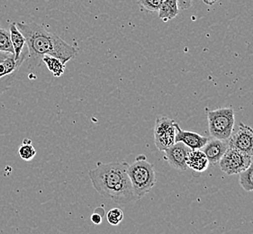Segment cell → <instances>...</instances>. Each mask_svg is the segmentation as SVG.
I'll use <instances>...</instances> for the list:
<instances>
[{
	"label": "cell",
	"mask_w": 253,
	"mask_h": 234,
	"mask_svg": "<svg viewBox=\"0 0 253 234\" xmlns=\"http://www.w3.org/2000/svg\"><path fill=\"white\" fill-rule=\"evenodd\" d=\"M17 28L26 37L28 59L31 67L40 66L46 55L56 57L64 64L76 56L77 49L61 37L45 30L36 23H16Z\"/></svg>",
	"instance_id": "1"
},
{
	"label": "cell",
	"mask_w": 253,
	"mask_h": 234,
	"mask_svg": "<svg viewBox=\"0 0 253 234\" xmlns=\"http://www.w3.org/2000/svg\"><path fill=\"white\" fill-rule=\"evenodd\" d=\"M128 166L129 164L125 161L96 163V168L88 172L96 192L118 204H128L137 200L127 173Z\"/></svg>",
	"instance_id": "2"
},
{
	"label": "cell",
	"mask_w": 253,
	"mask_h": 234,
	"mask_svg": "<svg viewBox=\"0 0 253 234\" xmlns=\"http://www.w3.org/2000/svg\"><path fill=\"white\" fill-rule=\"evenodd\" d=\"M127 173L137 200L142 199L156 184L154 166L147 160L143 154L137 156L135 161L128 166Z\"/></svg>",
	"instance_id": "3"
},
{
	"label": "cell",
	"mask_w": 253,
	"mask_h": 234,
	"mask_svg": "<svg viewBox=\"0 0 253 234\" xmlns=\"http://www.w3.org/2000/svg\"><path fill=\"white\" fill-rule=\"evenodd\" d=\"M208 121L212 137L228 140L234 127V111L232 108L208 110Z\"/></svg>",
	"instance_id": "4"
},
{
	"label": "cell",
	"mask_w": 253,
	"mask_h": 234,
	"mask_svg": "<svg viewBox=\"0 0 253 234\" xmlns=\"http://www.w3.org/2000/svg\"><path fill=\"white\" fill-rule=\"evenodd\" d=\"M253 161V157L234 148L228 147L219 161L220 168L227 175L242 173Z\"/></svg>",
	"instance_id": "5"
},
{
	"label": "cell",
	"mask_w": 253,
	"mask_h": 234,
	"mask_svg": "<svg viewBox=\"0 0 253 234\" xmlns=\"http://www.w3.org/2000/svg\"><path fill=\"white\" fill-rule=\"evenodd\" d=\"M175 121L169 117H158L154 127V142L159 151L164 152L176 143Z\"/></svg>",
	"instance_id": "6"
},
{
	"label": "cell",
	"mask_w": 253,
	"mask_h": 234,
	"mask_svg": "<svg viewBox=\"0 0 253 234\" xmlns=\"http://www.w3.org/2000/svg\"><path fill=\"white\" fill-rule=\"evenodd\" d=\"M229 147L234 148L253 157V129L243 122H239L238 128L233 130L228 139Z\"/></svg>",
	"instance_id": "7"
},
{
	"label": "cell",
	"mask_w": 253,
	"mask_h": 234,
	"mask_svg": "<svg viewBox=\"0 0 253 234\" xmlns=\"http://www.w3.org/2000/svg\"><path fill=\"white\" fill-rule=\"evenodd\" d=\"M191 149L187 147L185 143L177 142L171 147L164 151L165 158L173 168L178 171H186L188 167L187 165V155Z\"/></svg>",
	"instance_id": "8"
},
{
	"label": "cell",
	"mask_w": 253,
	"mask_h": 234,
	"mask_svg": "<svg viewBox=\"0 0 253 234\" xmlns=\"http://www.w3.org/2000/svg\"><path fill=\"white\" fill-rule=\"evenodd\" d=\"M175 127H176V138H175L176 143L181 142L185 143L187 147L190 148L191 150H201L209 140V138L202 136L198 132L184 131L180 128L179 124L176 122H175Z\"/></svg>",
	"instance_id": "9"
},
{
	"label": "cell",
	"mask_w": 253,
	"mask_h": 234,
	"mask_svg": "<svg viewBox=\"0 0 253 234\" xmlns=\"http://www.w3.org/2000/svg\"><path fill=\"white\" fill-rule=\"evenodd\" d=\"M228 147V140H220L213 137V139L208 140V143H206V145L201 150L207 155L209 163L212 165H216L223 157Z\"/></svg>",
	"instance_id": "10"
},
{
	"label": "cell",
	"mask_w": 253,
	"mask_h": 234,
	"mask_svg": "<svg viewBox=\"0 0 253 234\" xmlns=\"http://www.w3.org/2000/svg\"><path fill=\"white\" fill-rule=\"evenodd\" d=\"M11 42L14 49L15 61L24 62L28 56V48L26 45V37L17 28L16 23L11 24L9 27Z\"/></svg>",
	"instance_id": "11"
},
{
	"label": "cell",
	"mask_w": 253,
	"mask_h": 234,
	"mask_svg": "<svg viewBox=\"0 0 253 234\" xmlns=\"http://www.w3.org/2000/svg\"><path fill=\"white\" fill-rule=\"evenodd\" d=\"M207 155L202 150H191L187 158V165L188 168H191L197 172H204L208 169L209 166Z\"/></svg>",
	"instance_id": "12"
},
{
	"label": "cell",
	"mask_w": 253,
	"mask_h": 234,
	"mask_svg": "<svg viewBox=\"0 0 253 234\" xmlns=\"http://www.w3.org/2000/svg\"><path fill=\"white\" fill-rule=\"evenodd\" d=\"M179 11L177 0H164L158 11L159 18L164 22L172 20L178 15Z\"/></svg>",
	"instance_id": "13"
},
{
	"label": "cell",
	"mask_w": 253,
	"mask_h": 234,
	"mask_svg": "<svg viewBox=\"0 0 253 234\" xmlns=\"http://www.w3.org/2000/svg\"><path fill=\"white\" fill-rule=\"evenodd\" d=\"M22 62L16 61L14 53L10 54L5 60L0 62V78L8 75H15V73L19 71Z\"/></svg>",
	"instance_id": "14"
},
{
	"label": "cell",
	"mask_w": 253,
	"mask_h": 234,
	"mask_svg": "<svg viewBox=\"0 0 253 234\" xmlns=\"http://www.w3.org/2000/svg\"><path fill=\"white\" fill-rule=\"evenodd\" d=\"M42 62L45 63L47 69L53 74V76L61 77L64 73L65 64L56 57L46 55L42 58Z\"/></svg>",
	"instance_id": "15"
},
{
	"label": "cell",
	"mask_w": 253,
	"mask_h": 234,
	"mask_svg": "<svg viewBox=\"0 0 253 234\" xmlns=\"http://www.w3.org/2000/svg\"><path fill=\"white\" fill-rule=\"evenodd\" d=\"M240 184L245 191H253V160L248 168L240 173Z\"/></svg>",
	"instance_id": "16"
},
{
	"label": "cell",
	"mask_w": 253,
	"mask_h": 234,
	"mask_svg": "<svg viewBox=\"0 0 253 234\" xmlns=\"http://www.w3.org/2000/svg\"><path fill=\"white\" fill-rule=\"evenodd\" d=\"M18 155L22 159H24L26 161H30L36 157V148L33 146L31 140L29 139L24 140L23 144L21 145L18 150Z\"/></svg>",
	"instance_id": "17"
},
{
	"label": "cell",
	"mask_w": 253,
	"mask_h": 234,
	"mask_svg": "<svg viewBox=\"0 0 253 234\" xmlns=\"http://www.w3.org/2000/svg\"><path fill=\"white\" fill-rule=\"evenodd\" d=\"M0 51L14 53V49L11 42L9 31L0 28Z\"/></svg>",
	"instance_id": "18"
},
{
	"label": "cell",
	"mask_w": 253,
	"mask_h": 234,
	"mask_svg": "<svg viewBox=\"0 0 253 234\" xmlns=\"http://www.w3.org/2000/svg\"><path fill=\"white\" fill-rule=\"evenodd\" d=\"M164 0H138L137 4L142 11L149 13L158 12Z\"/></svg>",
	"instance_id": "19"
},
{
	"label": "cell",
	"mask_w": 253,
	"mask_h": 234,
	"mask_svg": "<svg viewBox=\"0 0 253 234\" xmlns=\"http://www.w3.org/2000/svg\"><path fill=\"white\" fill-rule=\"evenodd\" d=\"M107 222L113 226H117L124 219V213L120 208H113L107 213Z\"/></svg>",
	"instance_id": "20"
},
{
	"label": "cell",
	"mask_w": 253,
	"mask_h": 234,
	"mask_svg": "<svg viewBox=\"0 0 253 234\" xmlns=\"http://www.w3.org/2000/svg\"><path fill=\"white\" fill-rule=\"evenodd\" d=\"M14 78H15V75H8L0 78V95H2L10 87Z\"/></svg>",
	"instance_id": "21"
},
{
	"label": "cell",
	"mask_w": 253,
	"mask_h": 234,
	"mask_svg": "<svg viewBox=\"0 0 253 234\" xmlns=\"http://www.w3.org/2000/svg\"><path fill=\"white\" fill-rule=\"evenodd\" d=\"M195 0H177V5L179 10L183 11L188 9L193 5V2Z\"/></svg>",
	"instance_id": "22"
},
{
	"label": "cell",
	"mask_w": 253,
	"mask_h": 234,
	"mask_svg": "<svg viewBox=\"0 0 253 234\" xmlns=\"http://www.w3.org/2000/svg\"><path fill=\"white\" fill-rule=\"evenodd\" d=\"M90 219H91L92 223L95 224H100L102 223V216L99 214H93L91 215V217H90Z\"/></svg>",
	"instance_id": "23"
},
{
	"label": "cell",
	"mask_w": 253,
	"mask_h": 234,
	"mask_svg": "<svg viewBox=\"0 0 253 234\" xmlns=\"http://www.w3.org/2000/svg\"><path fill=\"white\" fill-rule=\"evenodd\" d=\"M12 53L9 52H5V51H0V62L5 60L7 57L9 56Z\"/></svg>",
	"instance_id": "24"
},
{
	"label": "cell",
	"mask_w": 253,
	"mask_h": 234,
	"mask_svg": "<svg viewBox=\"0 0 253 234\" xmlns=\"http://www.w3.org/2000/svg\"><path fill=\"white\" fill-rule=\"evenodd\" d=\"M218 0H203V2L208 5H213Z\"/></svg>",
	"instance_id": "25"
}]
</instances>
